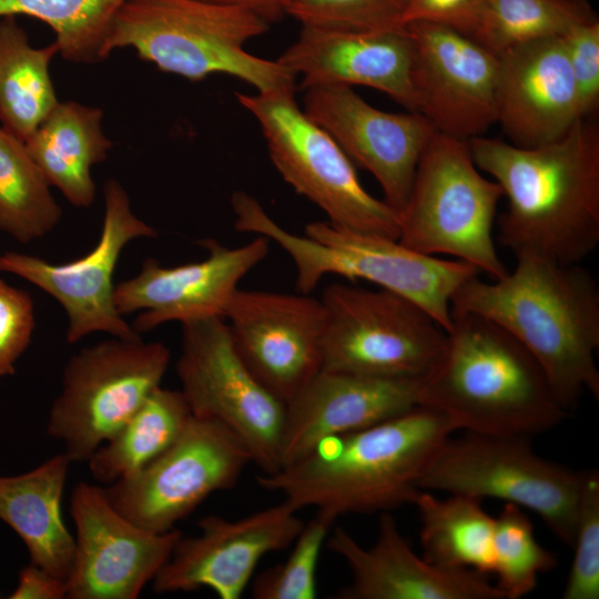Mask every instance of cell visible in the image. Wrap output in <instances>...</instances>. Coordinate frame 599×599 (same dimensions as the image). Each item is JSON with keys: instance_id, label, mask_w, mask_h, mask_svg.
Segmentation results:
<instances>
[{"instance_id": "1", "label": "cell", "mask_w": 599, "mask_h": 599, "mask_svg": "<svg viewBox=\"0 0 599 599\" xmlns=\"http://www.w3.org/2000/svg\"><path fill=\"white\" fill-rule=\"evenodd\" d=\"M477 167L502 189L507 210L498 241L514 255L531 253L580 264L599 244V126L580 119L561 138L521 148L483 135L466 141Z\"/></svg>"}, {"instance_id": "2", "label": "cell", "mask_w": 599, "mask_h": 599, "mask_svg": "<svg viewBox=\"0 0 599 599\" xmlns=\"http://www.w3.org/2000/svg\"><path fill=\"white\" fill-rule=\"evenodd\" d=\"M516 267L499 280L465 282L453 295L451 312L496 323L536 358L568 413L588 393L599 398V288L580 264H561L531 253L515 256Z\"/></svg>"}, {"instance_id": "3", "label": "cell", "mask_w": 599, "mask_h": 599, "mask_svg": "<svg viewBox=\"0 0 599 599\" xmlns=\"http://www.w3.org/2000/svg\"><path fill=\"white\" fill-rule=\"evenodd\" d=\"M457 426L438 410L416 406L394 418L328 437L272 474L256 476L298 510L314 507L337 519L389 512L414 504L418 480Z\"/></svg>"}, {"instance_id": "4", "label": "cell", "mask_w": 599, "mask_h": 599, "mask_svg": "<svg viewBox=\"0 0 599 599\" xmlns=\"http://www.w3.org/2000/svg\"><path fill=\"white\" fill-rule=\"evenodd\" d=\"M443 351L422 378L419 405L465 432L526 436L548 432L568 415L529 351L490 319L451 312Z\"/></svg>"}, {"instance_id": "5", "label": "cell", "mask_w": 599, "mask_h": 599, "mask_svg": "<svg viewBox=\"0 0 599 599\" xmlns=\"http://www.w3.org/2000/svg\"><path fill=\"white\" fill-rule=\"evenodd\" d=\"M231 204L236 231L264 236L287 253L296 270V288L303 294L329 274L367 281L415 303L447 332L453 323V295L480 274L464 261L427 255L398 240L347 231L327 221L311 222L304 236L296 235L245 192L233 193Z\"/></svg>"}, {"instance_id": "6", "label": "cell", "mask_w": 599, "mask_h": 599, "mask_svg": "<svg viewBox=\"0 0 599 599\" xmlns=\"http://www.w3.org/2000/svg\"><path fill=\"white\" fill-rule=\"evenodd\" d=\"M267 29L266 20L241 7L204 0H128L111 22L103 57L132 48L140 59L190 81L223 73L257 92L294 91L292 71L244 48Z\"/></svg>"}, {"instance_id": "7", "label": "cell", "mask_w": 599, "mask_h": 599, "mask_svg": "<svg viewBox=\"0 0 599 599\" xmlns=\"http://www.w3.org/2000/svg\"><path fill=\"white\" fill-rule=\"evenodd\" d=\"M479 171L466 141L435 132L398 212V241L427 255L454 256L499 280L509 272L493 235L504 193Z\"/></svg>"}, {"instance_id": "8", "label": "cell", "mask_w": 599, "mask_h": 599, "mask_svg": "<svg viewBox=\"0 0 599 599\" xmlns=\"http://www.w3.org/2000/svg\"><path fill=\"white\" fill-rule=\"evenodd\" d=\"M588 473L539 456L531 437L465 432L443 443L423 471L418 488L527 508L572 547Z\"/></svg>"}, {"instance_id": "9", "label": "cell", "mask_w": 599, "mask_h": 599, "mask_svg": "<svg viewBox=\"0 0 599 599\" xmlns=\"http://www.w3.org/2000/svg\"><path fill=\"white\" fill-rule=\"evenodd\" d=\"M256 118L283 180L317 205L334 226L398 240L399 213L369 194L335 140L301 110L294 91L236 93Z\"/></svg>"}, {"instance_id": "10", "label": "cell", "mask_w": 599, "mask_h": 599, "mask_svg": "<svg viewBox=\"0 0 599 599\" xmlns=\"http://www.w3.org/2000/svg\"><path fill=\"white\" fill-rule=\"evenodd\" d=\"M170 351L161 342L112 337L79 351L68 361L47 424L71 464L91 455L161 385Z\"/></svg>"}, {"instance_id": "11", "label": "cell", "mask_w": 599, "mask_h": 599, "mask_svg": "<svg viewBox=\"0 0 599 599\" xmlns=\"http://www.w3.org/2000/svg\"><path fill=\"white\" fill-rule=\"evenodd\" d=\"M322 369L385 378H423L446 331L409 300L378 287L329 284L322 294Z\"/></svg>"}, {"instance_id": "12", "label": "cell", "mask_w": 599, "mask_h": 599, "mask_svg": "<svg viewBox=\"0 0 599 599\" xmlns=\"http://www.w3.org/2000/svg\"><path fill=\"white\" fill-rule=\"evenodd\" d=\"M176 375L192 415L216 420L234 432L262 474L281 468L285 404L247 368L224 317L182 323Z\"/></svg>"}, {"instance_id": "13", "label": "cell", "mask_w": 599, "mask_h": 599, "mask_svg": "<svg viewBox=\"0 0 599 599\" xmlns=\"http://www.w3.org/2000/svg\"><path fill=\"white\" fill-rule=\"evenodd\" d=\"M251 463V451L234 432L191 415L164 451L103 489L118 512L161 534L174 529L211 494L233 488Z\"/></svg>"}, {"instance_id": "14", "label": "cell", "mask_w": 599, "mask_h": 599, "mask_svg": "<svg viewBox=\"0 0 599 599\" xmlns=\"http://www.w3.org/2000/svg\"><path fill=\"white\" fill-rule=\"evenodd\" d=\"M103 195L101 234L84 256L54 264L16 251L0 254V272L28 281L60 303L68 317L69 344L95 332L120 338L140 337L116 311L113 275L125 245L136 238H154L158 231L133 213L129 195L118 181L108 180Z\"/></svg>"}, {"instance_id": "15", "label": "cell", "mask_w": 599, "mask_h": 599, "mask_svg": "<svg viewBox=\"0 0 599 599\" xmlns=\"http://www.w3.org/2000/svg\"><path fill=\"white\" fill-rule=\"evenodd\" d=\"M75 554L68 599H135L170 558L182 534L146 530L118 512L103 487L79 483L71 493Z\"/></svg>"}, {"instance_id": "16", "label": "cell", "mask_w": 599, "mask_h": 599, "mask_svg": "<svg viewBox=\"0 0 599 599\" xmlns=\"http://www.w3.org/2000/svg\"><path fill=\"white\" fill-rule=\"evenodd\" d=\"M236 352L285 405L322 369L325 311L308 294L237 288L225 312Z\"/></svg>"}, {"instance_id": "17", "label": "cell", "mask_w": 599, "mask_h": 599, "mask_svg": "<svg viewBox=\"0 0 599 599\" xmlns=\"http://www.w3.org/2000/svg\"><path fill=\"white\" fill-rule=\"evenodd\" d=\"M414 43L416 112L437 133L467 141L497 123L499 59L476 40L438 23H407Z\"/></svg>"}, {"instance_id": "18", "label": "cell", "mask_w": 599, "mask_h": 599, "mask_svg": "<svg viewBox=\"0 0 599 599\" xmlns=\"http://www.w3.org/2000/svg\"><path fill=\"white\" fill-rule=\"evenodd\" d=\"M287 500L240 519L203 517L200 534L177 540L170 558L152 580L153 591L167 593L213 590L221 599H238L267 554L288 548L304 521Z\"/></svg>"}, {"instance_id": "19", "label": "cell", "mask_w": 599, "mask_h": 599, "mask_svg": "<svg viewBox=\"0 0 599 599\" xmlns=\"http://www.w3.org/2000/svg\"><path fill=\"white\" fill-rule=\"evenodd\" d=\"M304 112L324 129L349 160L378 182L384 201L399 212L408 197L419 158L436 132L417 112L376 109L352 87L305 89Z\"/></svg>"}, {"instance_id": "20", "label": "cell", "mask_w": 599, "mask_h": 599, "mask_svg": "<svg viewBox=\"0 0 599 599\" xmlns=\"http://www.w3.org/2000/svg\"><path fill=\"white\" fill-rule=\"evenodd\" d=\"M204 260L163 266L152 257L140 272L114 286V304L122 316L140 311L132 327L138 334L163 323L222 316L240 281L268 254L270 240L256 235L248 243L227 247L204 238Z\"/></svg>"}, {"instance_id": "21", "label": "cell", "mask_w": 599, "mask_h": 599, "mask_svg": "<svg viewBox=\"0 0 599 599\" xmlns=\"http://www.w3.org/2000/svg\"><path fill=\"white\" fill-rule=\"evenodd\" d=\"M326 541L352 575L336 599H505L481 572L449 569L418 557L389 512L379 514L377 537L369 547L342 527Z\"/></svg>"}, {"instance_id": "22", "label": "cell", "mask_w": 599, "mask_h": 599, "mask_svg": "<svg viewBox=\"0 0 599 599\" xmlns=\"http://www.w3.org/2000/svg\"><path fill=\"white\" fill-rule=\"evenodd\" d=\"M422 378H385L321 369L285 405L281 468L319 441L402 415L419 405Z\"/></svg>"}, {"instance_id": "23", "label": "cell", "mask_w": 599, "mask_h": 599, "mask_svg": "<svg viewBox=\"0 0 599 599\" xmlns=\"http://www.w3.org/2000/svg\"><path fill=\"white\" fill-rule=\"evenodd\" d=\"M277 61L301 75L304 89L364 85L416 112L414 43L406 27L376 31L304 27Z\"/></svg>"}, {"instance_id": "24", "label": "cell", "mask_w": 599, "mask_h": 599, "mask_svg": "<svg viewBox=\"0 0 599 599\" xmlns=\"http://www.w3.org/2000/svg\"><path fill=\"white\" fill-rule=\"evenodd\" d=\"M498 59L497 122L509 143L546 144L583 119L562 37L511 47Z\"/></svg>"}, {"instance_id": "25", "label": "cell", "mask_w": 599, "mask_h": 599, "mask_svg": "<svg viewBox=\"0 0 599 599\" xmlns=\"http://www.w3.org/2000/svg\"><path fill=\"white\" fill-rule=\"evenodd\" d=\"M70 465L60 453L26 473L0 476V520L20 537L31 564L64 581L75 554L61 511Z\"/></svg>"}, {"instance_id": "26", "label": "cell", "mask_w": 599, "mask_h": 599, "mask_svg": "<svg viewBox=\"0 0 599 599\" xmlns=\"http://www.w3.org/2000/svg\"><path fill=\"white\" fill-rule=\"evenodd\" d=\"M103 111L74 101L58 102L24 141L48 183L77 207L97 194L93 165L104 161L112 142L102 130Z\"/></svg>"}, {"instance_id": "27", "label": "cell", "mask_w": 599, "mask_h": 599, "mask_svg": "<svg viewBox=\"0 0 599 599\" xmlns=\"http://www.w3.org/2000/svg\"><path fill=\"white\" fill-rule=\"evenodd\" d=\"M58 52L55 42L33 48L14 16L0 18V123L23 142L59 102L49 72Z\"/></svg>"}, {"instance_id": "28", "label": "cell", "mask_w": 599, "mask_h": 599, "mask_svg": "<svg viewBox=\"0 0 599 599\" xmlns=\"http://www.w3.org/2000/svg\"><path fill=\"white\" fill-rule=\"evenodd\" d=\"M481 501L463 495L440 499L428 490L418 493L413 505L419 514L420 544L427 561L493 573L495 518L484 510Z\"/></svg>"}, {"instance_id": "29", "label": "cell", "mask_w": 599, "mask_h": 599, "mask_svg": "<svg viewBox=\"0 0 599 599\" xmlns=\"http://www.w3.org/2000/svg\"><path fill=\"white\" fill-rule=\"evenodd\" d=\"M191 415L180 389L158 386L88 459L91 476L106 486L136 473L177 438Z\"/></svg>"}, {"instance_id": "30", "label": "cell", "mask_w": 599, "mask_h": 599, "mask_svg": "<svg viewBox=\"0 0 599 599\" xmlns=\"http://www.w3.org/2000/svg\"><path fill=\"white\" fill-rule=\"evenodd\" d=\"M23 141L0 126V231L27 244L44 237L62 210Z\"/></svg>"}, {"instance_id": "31", "label": "cell", "mask_w": 599, "mask_h": 599, "mask_svg": "<svg viewBox=\"0 0 599 599\" xmlns=\"http://www.w3.org/2000/svg\"><path fill=\"white\" fill-rule=\"evenodd\" d=\"M597 19L586 0H488L474 40L498 55Z\"/></svg>"}, {"instance_id": "32", "label": "cell", "mask_w": 599, "mask_h": 599, "mask_svg": "<svg viewBox=\"0 0 599 599\" xmlns=\"http://www.w3.org/2000/svg\"><path fill=\"white\" fill-rule=\"evenodd\" d=\"M128 0H0V18L24 14L48 24L61 55L72 62L104 60L103 45L116 11Z\"/></svg>"}, {"instance_id": "33", "label": "cell", "mask_w": 599, "mask_h": 599, "mask_svg": "<svg viewBox=\"0 0 599 599\" xmlns=\"http://www.w3.org/2000/svg\"><path fill=\"white\" fill-rule=\"evenodd\" d=\"M493 548V573L505 599L527 596L536 588L538 576L557 566L556 556L536 539L522 508L512 504H506L495 518Z\"/></svg>"}, {"instance_id": "34", "label": "cell", "mask_w": 599, "mask_h": 599, "mask_svg": "<svg viewBox=\"0 0 599 599\" xmlns=\"http://www.w3.org/2000/svg\"><path fill=\"white\" fill-rule=\"evenodd\" d=\"M335 518L316 510L295 538L288 558L256 576L255 599H313L317 596L316 571L323 545Z\"/></svg>"}, {"instance_id": "35", "label": "cell", "mask_w": 599, "mask_h": 599, "mask_svg": "<svg viewBox=\"0 0 599 599\" xmlns=\"http://www.w3.org/2000/svg\"><path fill=\"white\" fill-rule=\"evenodd\" d=\"M408 0H293L286 14L304 27L376 31L399 28Z\"/></svg>"}, {"instance_id": "36", "label": "cell", "mask_w": 599, "mask_h": 599, "mask_svg": "<svg viewBox=\"0 0 599 599\" xmlns=\"http://www.w3.org/2000/svg\"><path fill=\"white\" fill-rule=\"evenodd\" d=\"M573 560L564 599L599 598V474L589 470L573 539Z\"/></svg>"}, {"instance_id": "37", "label": "cell", "mask_w": 599, "mask_h": 599, "mask_svg": "<svg viewBox=\"0 0 599 599\" xmlns=\"http://www.w3.org/2000/svg\"><path fill=\"white\" fill-rule=\"evenodd\" d=\"M34 327L31 295L0 277V377L16 373V364L29 347Z\"/></svg>"}, {"instance_id": "38", "label": "cell", "mask_w": 599, "mask_h": 599, "mask_svg": "<svg viewBox=\"0 0 599 599\" xmlns=\"http://www.w3.org/2000/svg\"><path fill=\"white\" fill-rule=\"evenodd\" d=\"M578 94L581 118L599 105V21L581 23L562 35Z\"/></svg>"}, {"instance_id": "39", "label": "cell", "mask_w": 599, "mask_h": 599, "mask_svg": "<svg viewBox=\"0 0 599 599\" xmlns=\"http://www.w3.org/2000/svg\"><path fill=\"white\" fill-rule=\"evenodd\" d=\"M488 0H408L400 26L424 21L451 28L474 39Z\"/></svg>"}, {"instance_id": "40", "label": "cell", "mask_w": 599, "mask_h": 599, "mask_svg": "<svg viewBox=\"0 0 599 599\" xmlns=\"http://www.w3.org/2000/svg\"><path fill=\"white\" fill-rule=\"evenodd\" d=\"M10 599H62L67 598V583L47 570L29 564L18 576V583Z\"/></svg>"}, {"instance_id": "41", "label": "cell", "mask_w": 599, "mask_h": 599, "mask_svg": "<svg viewBox=\"0 0 599 599\" xmlns=\"http://www.w3.org/2000/svg\"><path fill=\"white\" fill-rule=\"evenodd\" d=\"M209 2L241 7L258 14L268 23L286 14L293 0H204Z\"/></svg>"}]
</instances>
